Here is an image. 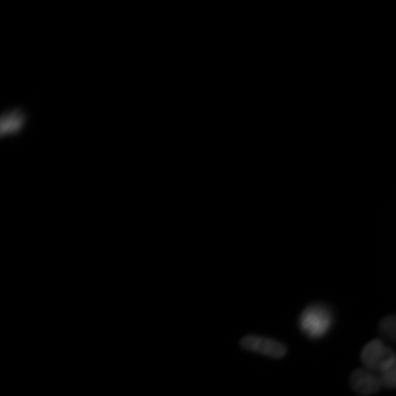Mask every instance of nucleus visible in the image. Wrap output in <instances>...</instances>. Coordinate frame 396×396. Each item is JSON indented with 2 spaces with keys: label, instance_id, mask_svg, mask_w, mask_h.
I'll use <instances>...</instances> for the list:
<instances>
[{
  "label": "nucleus",
  "instance_id": "obj_4",
  "mask_svg": "<svg viewBox=\"0 0 396 396\" xmlns=\"http://www.w3.org/2000/svg\"><path fill=\"white\" fill-rule=\"evenodd\" d=\"M350 385L353 390L361 395H371L383 388L380 376L367 369L354 370L350 376Z\"/></svg>",
  "mask_w": 396,
  "mask_h": 396
},
{
  "label": "nucleus",
  "instance_id": "obj_3",
  "mask_svg": "<svg viewBox=\"0 0 396 396\" xmlns=\"http://www.w3.org/2000/svg\"><path fill=\"white\" fill-rule=\"evenodd\" d=\"M241 346L246 350L276 359L282 358L287 353L285 347L280 342L256 335H247L243 338L241 340Z\"/></svg>",
  "mask_w": 396,
  "mask_h": 396
},
{
  "label": "nucleus",
  "instance_id": "obj_5",
  "mask_svg": "<svg viewBox=\"0 0 396 396\" xmlns=\"http://www.w3.org/2000/svg\"><path fill=\"white\" fill-rule=\"evenodd\" d=\"M26 116L23 111L16 110L7 112L2 116L0 130L2 135H8L19 132L24 128Z\"/></svg>",
  "mask_w": 396,
  "mask_h": 396
},
{
  "label": "nucleus",
  "instance_id": "obj_7",
  "mask_svg": "<svg viewBox=\"0 0 396 396\" xmlns=\"http://www.w3.org/2000/svg\"><path fill=\"white\" fill-rule=\"evenodd\" d=\"M380 377L383 387L388 389L396 388V359L389 369L380 373Z\"/></svg>",
  "mask_w": 396,
  "mask_h": 396
},
{
  "label": "nucleus",
  "instance_id": "obj_6",
  "mask_svg": "<svg viewBox=\"0 0 396 396\" xmlns=\"http://www.w3.org/2000/svg\"><path fill=\"white\" fill-rule=\"evenodd\" d=\"M378 330L386 339L396 343V316H388L378 323Z\"/></svg>",
  "mask_w": 396,
  "mask_h": 396
},
{
  "label": "nucleus",
  "instance_id": "obj_1",
  "mask_svg": "<svg viewBox=\"0 0 396 396\" xmlns=\"http://www.w3.org/2000/svg\"><path fill=\"white\" fill-rule=\"evenodd\" d=\"M333 323L334 316L332 310L328 305L323 303L309 306L301 314L299 319L301 331L313 340L320 339L328 335Z\"/></svg>",
  "mask_w": 396,
  "mask_h": 396
},
{
  "label": "nucleus",
  "instance_id": "obj_2",
  "mask_svg": "<svg viewBox=\"0 0 396 396\" xmlns=\"http://www.w3.org/2000/svg\"><path fill=\"white\" fill-rule=\"evenodd\" d=\"M361 358L367 369L381 373L394 364L396 354L382 340L377 338L364 347Z\"/></svg>",
  "mask_w": 396,
  "mask_h": 396
}]
</instances>
